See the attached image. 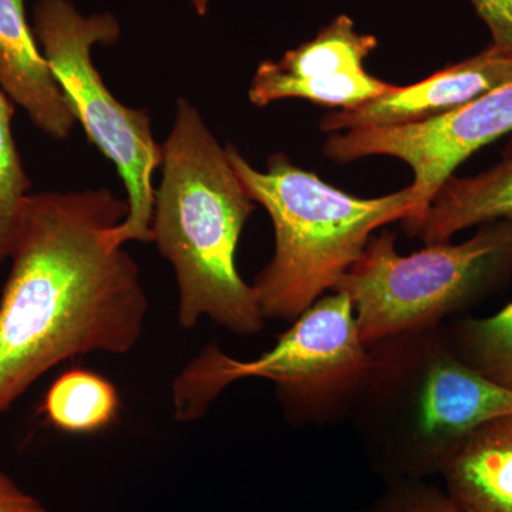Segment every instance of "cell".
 <instances>
[{"label":"cell","instance_id":"cell-1","mask_svg":"<svg viewBox=\"0 0 512 512\" xmlns=\"http://www.w3.org/2000/svg\"><path fill=\"white\" fill-rule=\"evenodd\" d=\"M127 214L109 188L26 198L0 296V417L60 363L136 348L148 298L136 259L107 237Z\"/></svg>","mask_w":512,"mask_h":512},{"label":"cell","instance_id":"cell-2","mask_svg":"<svg viewBox=\"0 0 512 512\" xmlns=\"http://www.w3.org/2000/svg\"><path fill=\"white\" fill-rule=\"evenodd\" d=\"M160 187L154 195L151 238L174 268L177 319L190 330L202 318L248 336L265 318L254 288L239 275L237 249L255 211L227 151L197 107L181 97L163 144Z\"/></svg>","mask_w":512,"mask_h":512},{"label":"cell","instance_id":"cell-3","mask_svg":"<svg viewBox=\"0 0 512 512\" xmlns=\"http://www.w3.org/2000/svg\"><path fill=\"white\" fill-rule=\"evenodd\" d=\"M245 192L274 224L275 252L255 278L265 320H295L362 255L376 229L413 214L410 185L377 198H359L303 170L286 157H269L256 170L237 147L225 146Z\"/></svg>","mask_w":512,"mask_h":512},{"label":"cell","instance_id":"cell-4","mask_svg":"<svg viewBox=\"0 0 512 512\" xmlns=\"http://www.w3.org/2000/svg\"><path fill=\"white\" fill-rule=\"evenodd\" d=\"M512 275V221L480 225L461 244L396 251L389 231L373 235L333 291L348 293L366 345L423 330L477 301Z\"/></svg>","mask_w":512,"mask_h":512},{"label":"cell","instance_id":"cell-5","mask_svg":"<svg viewBox=\"0 0 512 512\" xmlns=\"http://www.w3.org/2000/svg\"><path fill=\"white\" fill-rule=\"evenodd\" d=\"M33 32L76 121L116 165L126 187L128 214L107 232L110 244L153 241V175L161 167L163 148L154 138L148 111L121 104L93 63L94 46L119 42V20L109 12L83 15L72 0H37Z\"/></svg>","mask_w":512,"mask_h":512},{"label":"cell","instance_id":"cell-6","mask_svg":"<svg viewBox=\"0 0 512 512\" xmlns=\"http://www.w3.org/2000/svg\"><path fill=\"white\" fill-rule=\"evenodd\" d=\"M360 336L348 293L332 291L293 320L276 345L238 360L208 345L178 373L171 387L175 420H200L229 384L258 377L275 383L288 403L316 402L365 382L376 360Z\"/></svg>","mask_w":512,"mask_h":512},{"label":"cell","instance_id":"cell-7","mask_svg":"<svg viewBox=\"0 0 512 512\" xmlns=\"http://www.w3.org/2000/svg\"><path fill=\"white\" fill-rule=\"evenodd\" d=\"M508 134H512V79L423 123L329 133L323 150L336 163L386 156L409 165L414 174L413 214L403 221L406 225L419 220L458 165Z\"/></svg>","mask_w":512,"mask_h":512},{"label":"cell","instance_id":"cell-8","mask_svg":"<svg viewBox=\"0 0 512 512\" xmlns=\"http://www.w3.org/2000/svg\"><path fill=\"white\" fill-rule=\"evenodd\" d=\"M507 416H512V389L488 379L453 353L437 350L416 379L413 434L387 474L396 481L439 473L458 443Z\"/></svg>","mask_w":512,"mask_h":512},{"label":"cell","instance_id":"cell-9","mask_svg":"<svg viewBox=\"0 0 512 512\" xmlns=\"http://www.w3.org/2000/svg\"><path fill=\"white\" fill-rule=\"evenodd\" d=\"M377 43L348 15L336 16L312 40L259 64L248 99L256 107L302 99L336 110L377 99L393 86L366 72L365 60Z\"/></svg>","mask_w":512,"mask_h":512},{"label":"cell","instance_id":"cell-10","mask_svg":"<svg viewBox=\"0 0 512 512\" xmlns=\"http://www.w3.org/2000/svg\"><path fill=\"white\" fill-rule=\"evenodd\" d=\"M512 79V53L490 45L410 86H392L352 109L335 110L320 121L325 133L406 126L444 116Z\"/></svg>","mask_w":512,"mask_h":512},{"label":"cell","instance_id":"cell-11","mask_svg":"<svg viewBox=\"0 0 512 512\" xmlns=\"http://www.w3.org/2000/svg\"><path fill=\"white\" fill-rule=\"evenodd\" d=\"M0 87L46 136H72L76 117L42 55L25 0H0Z\"/></svg>","mask_w":512,"mask_h":512},{"label":"cell","instance_id":"cell-12","mask_svg":"<svg viewBox=\"0 0 512 512\" xmlns=\"http://www.w3.org/2000/svg\"><path fill=\"white\" fill-rule=\"evenodd\" d=\"M439 473L461 512H512V416L458 443Z\"/></svg>","mask_w":512,"mask_h":512},{"label":"cell","instance_id":"cell-13","mask_svg":"<svg viewBox=\"0 0 512 512\" xmlns=\"http://www.w3.org/2000/svg\"><path fill=\"white\" fill-rule=\"evenodd\" d=\"M501 220L512 221V137L497 164L470 177L451 175L419 220L404 228L424 244H434Z\"/></svg>","mask_w":512,"mask_h":512},{"label":"cell","instance_id":"cell-14","mask_svg":"<svg viewBox=\"0 0 512 512\" xmlns=\"http://www.w3.org/2000/svg\"><path fill=\"white\" fill-rule=\"evenodd\" d=\"M43 414L67 434H93L109 427L120 410L116 386L99 373L66 370L47 390Z\"/></svg>","mask_w":512,"mask_h":512},{"label":"cell","instance_id":"cell-15","mask_svg":"<svg viewBox=\"0 0 512 512\" xmlns=\"http://www.w3.org/2000/svg\"><path fill=\"white\" fill-rule=\"evenodd\" d=\"M13 114L15 103L0 87V265L9 259L23 205L32 192L13 136Z\"/></svg>","mask_w":512,"mask_h":512},{"label":"cell","instance_id":"cell-16","mask_svg":"<svg viewBox=\"0 0 512 512\" xmlns=\"http://www.w3.org/2000/svg\"><path fill=\"white\" fill-rule=\"evenodd\" d=\"M460 339L464 353L460 359L512 389V302L487 318L467 320Z\"/></svg>","mask_w":512,"mask_h":512},{"label":"cell","instance_id":"cell-17","mask_svg":"<svg viewBox=\"0 0 512 512\" xmlns=\"http://www.w3.org/2000/svg\"><path fill=\"white\" fill-rule=\"evenodd\" d=\"M362 512H461L446 490L421 480H396Z\"/></svg>","mask_w":512,"mask_h":512},{"label":"cell","instance_id":"cell-18","mask_svg":"<svg viewBox=\"0 0 512 512\" xmlns=\"http://www.w3.org/2000/svg\"><path fill=\"white\" fill-rule=\"evenodd\" d=\"M491 33L490 45L512 53V0H470Z\"/></svg>","mask_w":512,"mask_h":512},{"label":"cell","instance_id":"cell-19","mask_svg":"<svg viewBox=\"0 0 512 512\" xmlns=\"http://www.w3.org/2000/svg\"><path fill=\"white\" fill-rule=\"evenodd\" d=\"M0 512H49L45 504L29 494L5 471L0 470Z\"/></svg>","mask_w":512,"mask_h":512},{"label":"cell","instance_id":"cell-20","mask_svg":"<svg viewBox=\"0 0 512 512\" xmlns=\"http://www.w3.org/2000/svg\"><path fill=\"white\" fill-rule=\"evenodd\" d=\"M211 0H190L192 8L200 16H204L207 13L208 6H210Z\"/></svg>","mask_w":512,"mask_h":512}]
</instances>
